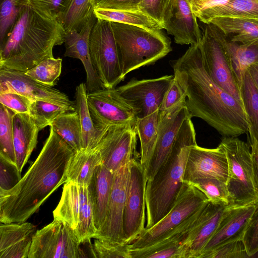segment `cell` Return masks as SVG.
Listing matches in <instances>:
<instances>
[{"label":"cell","mask_w":258,"mask_h":258,"mask_svg":"<svg viewBox=\"0 0 258 258\" xmlns=\"http://www.w3.org/2000/svg\"><path fill=\"white\" fill-rule=\"evenodd\" d=\"M34 101L16 92L0 93L1 104L12 110L15 113L29 114Z\"/></svg>","instance_id":"cell-48"},{"label":"cell","mask_w":258,"mask_h":258,"mask_svg":"<svg viewBox=\"0 0 258 258\" xmlns=\"http://www.w3.org/2000/svg\"><path fill=\"white\" fill-rule=\"evenodd\" d=\"M253 179L258 195V141L250 138Z\"/></svg>","instance_id":"cell-53"},{"label":"cell","mask_w":258,"mask_h":258,"mask_svg":"<svg viewBox=\"0 0 258 258\" xmlns=\"http://www.w3.org/2000/svg\"><path fill=\"white\" fill-rule=\"evenodd\" d=\"M66 33L57 20L24 6L0 42V69L26 72L43 59L53 57V49L64 43Z\"/></svg>","instance_id":"cell-3"},{"label":"cell","mask_w":258,"mask_h":258,"mask_svg":"<svg viewBox=\"0 0 258 258\" xmlns=\"http://www.w3.org/2000/svg\"><path fill=\"white\" fill-rule=\"evenodd\" d=\"M15 114L14 111L1 104L0 155L16 164L13 134V118Z\"/></svg>","instance_id":"cell-37"},{"label":"cell","mask_w":258,"mask_h":258,"mask_svg":"<svg viewBox=\"0 0 258 258\" xmlns=\"http://www.w3.org/2000/svg\"><path fill=\"white\" fill-rule=\"evenodd\" d=\"M186 99L185 91L174 77L164 95L159 111H167L184 105Z\"/></svg>","instance_id":"cell-49"},{"label":"cell","mask_w":258,"mask_h":258,"mask_svg":"<svg viewBox=\"0 0 258 258\" xmlns=\"http://www.w3.org/2000/svg\"><path fill=\"white\" fill-rule=\"evenodd\" d=\"M82 244L67 224L53 219L36 231L28 258L85 257Z\"/></svg>","instance_id":"cell-11"},{"label":"cell","mask_w":258,"mask_h":258,"mask_svg":"<svg viewBox=\"0 0 258 258\" xmlns=\"http://www.w3.org/2000/svg\"><path fill=\"white\" fill-rule=\"evenodd\" d=\"M36 231L31 223H1L0 258H28Z\"/></svg>","instance_id":"cell-23"},{"label":"cell","mask_w":258,"mask_h":258,"mask_svg":"<svg viewBox=\"0 0 258 258\" xmlns=\"http://www.w3.org/2000/svg\"><path fill=\"white\" fill-rule=\"evenodd\" d=\"M123 76L153 64L171 50V41L161 30L111 22Z\"/></svg>","instance_id":"cell-5"},{"label":"cell","mask_w":258,"mask_h":258,"mask_svg":"<svg viewBox=\"0 0 258 258\" xmlns=\"http://www.w3.org/2000/svg\"><path fill=\"white\" fill-rule=\"evenodd\" d=\"M229 0H188L196 17L202 12L220 5Z\"/></svg>","instance_id":"cell-52"},{"label":"cell","mask_w":258,"mask_h":258,"mask_svg":"<svg viewBox=\"0 0 258 258\" xmlns=\"http://www.w3.org/2000/svg\"><path fill=\"white\" fill-rule=\"evenodd\" d=\"M255 208V204L226 206L216 232L204 247L199 258L222 244L242 240Z\"/></svg>","instance_id":"cell-20"},{"label":"cell","mask_w":258,"mask_h":258,"mask_svg":"<svg viewBox=\"0 0 258 258\" xmlns=\"http://www.w3.org/2000/svg\"><path fill=\"white\" fill-rule=\"evenodd\" d=\"M94 257L99 258H132L130 244L95 239L92 244Z\"/></svg>","instance_id":"cell-43"},{"label":"cell","mask_w":258,"mask_h":258,"mask_svg":"<svg viewBox=\"0 0 258 258\" xmlns=\"http://www.w3.org/2000/svg\"><path fill=\"white\" fill-rule=\"evenodd\" d=\"M96 20L94 13L80 31L73 30L66 32L64 36V56L79 59L83 63L87 93L104 88L93 65L89 49V38Z\"/></svg>","instance_id":"cell-21"},{"label":"cell","mask_w":258,"mask_h":258,"mask_svg":"<svg viewBox=\"0 0 258 258\" xmlns=\"http://www.w3.org/2000/svg\"><path fill=\"white\" fill-rule=\"evenodd\" d=\"M188 0H174L165 29L178 44H198L202 33Z\"/></svg>","instance_id":"cell-22"},{"label":"cell","mask_w":258,"mask_h":258,"mask_svg":"<svg viewBox=\"0 0 258 258\" xmlns=\"http://www.w3.org/2000/svg\"><path fill=\"white\" fill-rule=\"evenodd\" d=\"M191 117L185 104L160 111L154 149L146 170L147 181L151 180L167 157L183 122Z\"/></svg>","instance_id":"cell-18"},{"label":"cell","mask_w":258,"mask_h":258,"mask_svg":"<svg viewBox=\"0 0 258 258\" xmlns=\"http://www.w3.org/2000/svg\"><path fill=\"white\" fill-rule=\"evenodd\" d=\"M195 144L196 131L189 117L181 125L167 157L153 178L147 181L145 228L154 226L172 208L183 183L190 148Z\"/></svg>","instance_id":"cell-4"},{"label":"cell","mask_w":258,"mask_h":258,"mask_svg":"<svg viewBox=\"0 0 258 258\" xmlns=\"http://www.w3.org/2000/svg\"><path fill=\"white\" fill-rule=\"evenodd\" d=\"M147 178L144 168L136 158L131 162L128 190L123 215L125 242L131 244L145 228V189Z\"/></svg>","instance_id":"cell-13"},{"label":"cell","mask_w":258,"mask_h":258,"mask_svg":"<svg viewBox=\"0 0 258 258\" xmlns=\"http://www.w3.org/2000/svg\"><path fill=\"white\" fill-rule=\"evenodd\" d=\"M189 182L202 191L211 202L225 206L229 205V194L226 182L216 178H200Z\"/></svg>","instance_id":"cell-38"},{"label":"cell","mask_w":258,"mask_h":258,"mask_svg":"<svg viewBox=\"0 0 258 258\" xmlns=\"http://www.w3.org/2000/svg\"><path fill=\"white\" fill-rule=\"evenodd\" d=\"M0 42L10 31L27 0H0Z\"/></svg>","instance_id":"cell-42"},{"label":"cell","mask_w":258,"mask_h":258,"mask_svg":"<svg viewBox=\"0 0 258 258\" xmlns=\"http://www.w3.org/2000/svg\"><path fill=\"white\" fill-rule=\"evenodd\" d=\"M132 258H185L186 250L181 244L131 249Z\"/></svg>","instance_id":"cell-41"},{"label":"cell","mask_w":258,"mask_h":258,"mask_svg":"<svg viewBox=\"0 0 258 258\" xmlns=\"http://www.w3.org/2000/svg\"><path fill=\"white\" fill-rule=\"evenodd\" d=\"M159 110L137 118L136 127L141 143L140 163L146 170L152 156L158 134Z\"/></svg>","instance_id":"cell-32"},{"label":"cell","mask_w":258,"mask_h":258,"mask_svg":"<svg viewBox=\"0 0 258 258\" xmlns=\"http://www.w3.org/2000/svg\"><path fill=\"white\" fill-rule=\"evenodd\" d=\"M93 0H67L57 21L66 32L80 31L94 14Z\"/></svg>","instance_id":"cell-31"},{"label":"cell","mask_w":258,"mask_h":258,"mask_svg":"<svg viewBox=\"0 0 258 258\" xmlns=\"http://www.w3.org/2000/svg\"><path fill=\"white\" fill-rule=\"evenodd\" d=\"M87 102L95 127L103 131L112 125L135 123L133 108L123 99L116 88H103L87 93Z\"/></svg>","instance_id":"cell-12"},{"label":"cell","mask_w":258,"mask_h":258,"mask_svg":"<svg viewBox=\"0 0 258 258\" xmlns=\"http://www.w3.org/2000/svg\"><path fill=\"white\" fill-rule=\"evenodd\" d=\"M227 45L231 55L233 69L241 90L248 68L258 62V46L243 45L228 40Z\"/></svg>","instance_id":"cell-36"},{"label":"cell","mask_w":258,"mask_h":258,"mask_svg":"<svg viewBox=\"0 0 258 258\" xmlns=\"http://www.w3.org/2000/svg\"><path fill=\"white\" fill-rule=\"evenodd\" d=\"M200 43L190 45L172 63L174 77L186 95V107L191 118H201L223 137H238L248 130L242 103L213 80Z\"/></svg>","instance_id":"cell-1"},{"label":"cell","mask_w":258,"mask_h":258,"mask_svg":"<svg viewBox=\"0 0 258 258\" xmlns=\"http://www.w3.org/2000/svg\"><path fill=\"white\" fill-rule=\"evenodd\" d=\"M174 75L154 79H133L116 88L124 100L133 108L137 118L148 116L159 110L164 95Z\"/></svg>","instance_id":"cell-14"},{"label":"cell","mask_w":258,"mask_h":258,"mask_svg":"<svg viewBox=\"0 0 258 258\" xmlns=\"http://www.w3.org/2000/svg\"><path fill=\"white\" fill-rule=\"evenodd\" d=\"M10 92L21 94L33 101L51 103L71 111L76 110V102L58 90L36 81L24 72L0 69V93Z\"/></svg>","instance_id":"cell-15"},{"label":"cell","mask_w":258,"mask_h":258,"mask_svg":"<svg viewBox=\"0 0 258 258\" xmlns=\"http://www.w3.org/2000/svg\"><path fill=\"white\" fill-rule=\"evenodd\" d=\"M100 164L101 158L97 146L75 152L68 166L67 181L88 186Z\"/></svg>","instance_id":"cell-28"},{"label":"cell","mask_w":258,"mask_h":258,"mask_svg":"<svg viewBox=\"0 0 258 258\" xmlns=\"http://www.w3.org/2000/svg\"><path fill=\"white\" fill-rule=\"evenodd\" d=\"M174 0H142L140 11L155 20L162 28L167 22Z\"/></svg>","instance_id":"cell-44"},{"label":"cell","mask_w":258,"mask_h":258,"mask_svg":"<svg viewBox=\"0 0 258 258\" xmlns=\"http://www.w3.org/2000/svg\"><path fill=\"white\" fill-rule=\"evenodd\" d=\"M257 257H258V255L257 256Z\"/></svg>","instance_id":"cell-55"},{"label":"cell","mask_w":258,"mask_h":258,"mask_svg":"<svg viewBox=\"0 0 258 258\" xmlns=\"http://www.w3.org/2000/svg\"><path fill=\"white\" fill-rule=\"evenodd\" d=\"M226 206L209 201L206 213L185 245L186 258H199L216 232Z\"/></svg>","instance_id":"cell-26"},{"label":"cell","mask_w":258,"mask_h":258,"mask_svg":"<svg viewBox=\"0 0 258 258\" xmlns=\"http://www.w3.org/2000/svg\"><path fill=\"white\" fill-rule=\"evenodd\" d=\"M247 70L258 90V62L250 65Z\"/></svg>","instance_id":"cell-54"},{"label":"cell","mask_w":258,"mask_h":258,"mask_svg":"<svg viewBox=\"0 0 258 258\" xmlns=\"http://www.w3.org/2000/svg\"><path fill=\"white\" fill-rule=\"evenodd\" d=\"M209 201L207 196L197 187L183 181L169 212L154 226L145 228L130 244V248H144L156 243Z\"/></svg>","instance_id":"cell-9"},{"label":"cell","mask_w":258,"mask_h":258,"mask_svg":"<svg viewBox=\"0 0 258 258\" xmlns=\"http://www.w3.org/2000/svg\"><path fill=\"white\" fill-rule=\"evenodd\" d=\"M87 95L85 83H82L77 86L75 102L82 127V147L91 149L97 146L107 128L99 131L95 127L89 109Z\"/></svg>","instance_id":"cell-30"},{"label":"cell","mask_w":258,"mask_h":258,"mask_svg":"<svg viewBox=\"0 0 258 258\" xmlns=\"http://www.w3.org/2000/svg\"><path fill=\"white\" fill-rule=\"evenodd\" d=\"M223 147L228 163L227 185L229 194L228 207L256 204L255 188L251 151L249 146L237 137H223Z\"/></svg>","instance_id":"cell-6"},{"label":"cell","mask_w":258,"mask_h":258,"mask_svg":"<svg viewBox=\"0 0 258 258\" xmlns=\"http://www.w3.org/2000/svg\"><path fill=\"white\" fill-rule=\"evenodd\" d=\"M67 0H27V5L47 18L57 20Z\"/></svg>","instance_id":"cell-47"},{"label":"cell","mask_w":258,"mask_h":258,"mask_svg":"<svg viewBox=\"0 0 258 258\" xmlns=\"http://www.w3.org/2000/svg\"><path fill=\"white\" fill-rule=\"evenodd\" d=\"M219 17L258 19V0H229L197 17L205 24Z\"/></svg>","instance_id":"cell-29"},{"label":"cell","mask_w":258,"mask_h":258,"mask_svg":"<svg viewBox=\"0 0 258 258\" xmlns=\"http://www.w3.org/2000/svg\"><path fill=\"white\" fill-rule=\"evenodd\" d=\"M62 59L46 58L25 72L37 81L53 87L61 72Z\"/></svg>","instance_id":"cell-40"},{"label":"cell","mask_w":258,"mask_h":258,"mask_svg":"<svg viewBox=\"0 0 258 258\" xmlns=\"http://www.w3.org/2000/svg\"><path fill=\"white\" fill-rule=\"evenodd\" d=\"M200 44L206 67L213 80L242 103L225 36L213 24H205Z\"/></svg>","instance_id":"cell-8"},{"label":"cell","mask_w":258,"mask_h":258,"mask_svg":"<svg viewBox=\"0 0 258 258\" xmlns=\"http://www.w3.org/2000/svg\"><path fill=\"white\" fill-rule=\"evenodd\" d=\"M136 122L108 127L97 146L102 164L113 173L136 155Z\"/></svg>","instance_id":"cell-16"},{"label":"cell","mask_w":258,"mask_h":258,"mask_svg":"<svg viewBox=\"0 0 258 258\" xmlns=\"http://www.w3.org/2000/svg\"><path fill=\"white\" fill-rule=\"evenodd\" d=\"M247 258L242 240L228 242L218 246L203 255L202 258Z\"/></svg>","instance_id":"cell-46"},{"label":"cell","mask_w":258,"mask_h":258,"mask_svg":"<svg viewBox=\"0 0 258 258\" xmlns=\"http://www.w3.org/2000/svg\"><path fill=\"white\" fill-rule=\"evenodd\" d=\"M39 129L29 114L15 113L13 118L16 164L22 170L36 147Z\"/></svg>","instance_id":"cell-24"},{"label":"cell","mask_w":258,"mask_h":258,"mask_svg":"<svg viewBox=\"0 0 258 258\" xmlns=\"http://www.w3.org/2000/svg\"><path fill=\"white\" fill-rule=\"evenodd\" d=\"M53 216L71 228L82 243L90 241L97 234L88 186L70 181L64 183Z\"/></svg>","instance_id":"cell-7"},{"label":"cell","mask_w":258,"mask_h":258,"mask_svg":"<svg viewBox=\"0 0 258 258\" xmlns=\"http://www.w3.org/2000/svg\"><path fill=\"white\" fill-rule=\"evenodd\" d=\"M21 173L15 163L0 155V191L14 187L22 178Z\"/></svg>","instance_id":"cell-45"},{"label":"cell","mask_w":258,"mask_h":258,"mask_svg":"<svg viewBox=\"0 0 258 258\" xmlns=\"http://www.w3.org/2000/svg\"><path fill=\"white\" fill-rule=\"evenodd\" d=\"M142 0H93L95 9L140 11Z\"/></svg>","instance_id":"cell-51"},{"label":"cell","mask_w":258,"mask_h":258,"mask_svg":"<svg viewBox=\"0 0 258 258\" xmlns=\"http://www.w3.org/2000/svg\"><path fill=\"white\" fill-rule=\"evenodd\" d=\"M73 149L50 126L39 155L20 182L0 191L1 223L26 222L60 185L67 181Z\"/></svg>","instance_id":"cell-2"},{"label":"cell","mask_w":258,"mask_h":258,"mask_svg":"<svg viewBox=\"0 0 258 258\" xmlns=\"http://www.w3.org/2000/svg\"><path fill=\"white\" fill-rule=\"evenodd\" d=\"M228 163L225 151L220 144L209 149L192 145L187 160L183 181L190 182L200 178H216L227 183Z\"/></svg>","instance_id":"cell-19"},{"label":"cell","mask_w":258,"mask_h":258,"mask_svg":"<svg viewBox=\"0 0 258 258\" xmlns=\"http://www.w3.org/2000/svg\"><path fill=\"white\" fill-rule=\"evenodd\" d=\"M242 241L250 257L258 252V202L245 230Z\"/></svg>","instance_id":"cell-50"},{"label":"cell","mask_w":258,"mask_h":258,"mask_svg":"<svg viewBox=\"0 0 258 258\" xmlns=\"http://www.w3.org/2000/svg\"><path fill=\"white\" fill-rule=\"evenodd\" d=\"M89 49L93 65L103 87L115 88L124 77L111 22L97 18L89 38Z\"/></svg>","instance_id":"cell-10"},{"label":"cell","mask_w":258,"mask_h":258,"mask_svg":"<svg viewBox=\"0 0 258 258\" xmlns=\"http://www.w3.org/2000/svg\"><path fill=\"white\" fill-rule=\"evenodd\" d=\"M131 160L123 163L114 173L106 219L98 231L95 239L125 243L123 232V215Z\"/></svg>","instance_id":"cell-17"},{"label":"cell","mask_w":258,"mask_h":258,"mask_svg":"<svg viewBox=\"0 0 258 258\" xmlns=\"http://www.w3.org/2000/svg\"><path fill=\"white\" fill-rule=\"evenodd\" d=\"M250 138L258 141V90L247 70L240 90Z\"/></svg>","instance_id":"cell-35"},{"label":"cell","mask_w":258,"mask_h":258,"mask_svg":"<svg viewBox=\"0 0 258 258\" xmlns=\"http://www.w3.org/2000/svg\"><path fill=\"white\" fill-rule=\"evenodd\" d=\"M210 23L217 27L229 41L258 46V19L219 17Z\"/></svg>","instance_id":"cell-27"},{"label":"cell","mask_w":258,"mask_h":258,"mask_svg":"<svg viewBox=\"0 0 258 258\" xmlns=\"http://www.w3.org/2000/svg\"><path fill=\"white\" fill-rule=\"evenodd\" d=\"M94 13L97 19L134 25L151 31L163 29L155 20L140 11L95 9Z\"/></svg>","instance_id":"cell-33"},{"label":"cell","mask_w":258,"mask_h":258,"mask_svg":"<svg viewBox=\"0 0 258 258\" xmlns=\"http://www.w3.org/2000/svg\"><path fill=\"white\" fill-rule=\"evenodd\" d=\"M53 130L76 152L83 148L82 132L77 111L59 116L50 124Z\"/></svg>","instance_id":"cell-34"},{"label":"cell","mask_w":258,"mask_h":258,"mask_svg":"<svg viewBox=\"0 0 258 258\" xmlns=\"http://www.w3.org/2000/svg\"><path fill=\"white\" fill-rule=\"evenodd\" d=\"M70 112L72 111L58 105L41 100H35L31 104L29 114L40 131L49 126L59 116Z\"/></svg>","instance_id":"cell-39"},{"label":"cell","mask_w":258,"mask_h":258,"mask_svg":"<svg viewBox=\"0 0 258 258\" xmlns=\"http://www.w3.org/2000/svg\"><path fill=\"white\" fill-rule=\"evenodd\" d=\"M114 173L100 164L97 167L88 185L94 223L97 232L106 219Z\"/></svg>","instance_id":"cell-25"}]
</instances>
